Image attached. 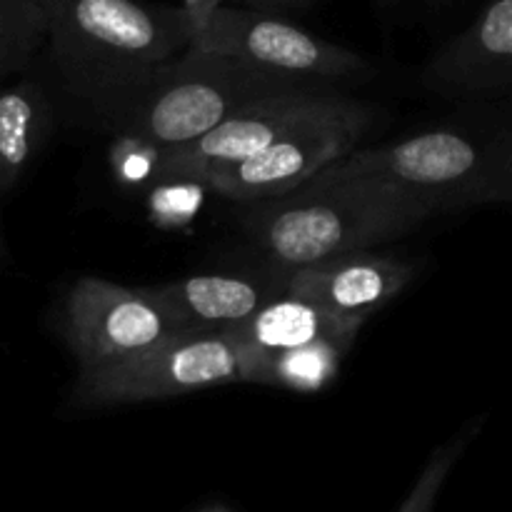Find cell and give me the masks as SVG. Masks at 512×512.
<instances>
[{"label":"cell","instance_id":"ffe728a7","mask_svg":"<svg viewBox=\"0 0 512 512\" xmlns=\"http://www.w3.org/2000/svg\"><path fill=\"white\" fill-rule=\"evenodd\" d=\"M198 512H233L230 508H225V505H208V508L198 510Z\"/></svg>","mask_w":512,"mask_h":512},{"label":"cell","instance_id":"9c48e42d","mask_svg":"<svg viewBox=\"0 0 512 512\" xmlns=\"http://www.w3.org/2000/svg\"><path fill=\"white\" fill-rule=\"evenodd\" d=\"M340 95L343 93L325 85H303V88L268 95L258 103L245 105L198 140H190L178 148L155 150V170L165 178L198 183L200 175L218 165L235 163L265 150L293 125L333 105Z\"/></svg>","mask_w":512,"mask_h":512},{"label":"cell","instance_id":"d6986e66","mask_svg":"<svg viewBox=\"0 0 512 512\" xmlns=\"http://www.w3.org/2000/svg\"><path fill=\"white\" fill-rule=\"evenodd\" d=\"M35 3H38L40 8L45 10V13H48V15H53V10L58 8V5H60V0H35Z\"/></svg>","mask_w":512,"mask_h":512},{"label":"cell","instance_id":"2e32d148","mask_svg":"<svg viewBox=\"0 0 512 512\" xmlns=\"http://www.w3.org/2000/svg\"><path fill=\"white\" fill-rule=\"evenodd\" d=\"M348 345H313L280 355L268 365V385H285L295 390H320L335 378Z\"/></svg>","mask_w":512,"mask_h":512},{"label":"cell","instance_id":"3957f363","mask_svg":"<svg viewBox=\"0 0 512 512\" xmlns=\"http://www.w3.org/2000/svg\"><path fill=\"white\" fill-rule=\"evenodd\" d=\"M435 215L423 200L363 180L298 188L250 215L260 248L283 270L400 238Z\"/></svg>","mask_w":512,"mask_h":512},{"label":"cell","instance_id":"7c38bea8","mask_svg":"<svg viewBox=\"0 0 512 512\" xmlns=\"http://www.w3.org/2000/svg\"><path fill=\"white\" fill-rule=\"evenodd\" d=\"M425 78L443 93L512 85V0H488L478 18L435 55Z\"/></svg>","mask_w":512,"mask_h":512},{"label":"cell","instance_id":"7402d4cb","mask_svg":"<svg viewBox=\"0 0 512 512\" xmlns=\"http://www.w3.org/2000/svg\"><path fill=\"white\" fill-rule=\"evenodd\" d=\"M255 3H288V0H255Z\"/></svg>","mask_w":512,"mask_h":512},{"label":"cell","instance_id":"ba28073f","mask_svg":"<svg viewBox=\"0 0 512 512\" xmlns=\"http://www.w3.org/2000/svg\"><path fill=\"white\" fill-rule=\"evenodd\" d=\"M185 333L153 290H133L103 278H80L65 295L63 335L80 373L135 358Z\"/></svg>","mask_w":512,"mask_h":512},{"label":"cell","instance_id":"6da1fadb","mask_svg":"<svg viewBox=\"0 0 512 512\" xmlns=\"http://www.w3.org/2000/svg\"><path fill=\"white\" fill-rule=\"evenodd\" d=\"M183 8L140 0H60L50 15V65L65 93L98 108L193 43Z\"/></svg>","mask_w":512,"mask_h":512},{"label":"cell","instance_id":"5b68a950","mask_svg":"<svg viewBox=\"0 0 512 512\" xmlns=\"http://www.w3.org/2000/svg\"><path fill=\"white\" fill-rule=\"evenodd\" d=\"M230 383H253L250 358L225 330H185L135 358L78 375L80 408L180 398Z\"/></svg>","mask_w":512,"mask_h":512},{"label":"cell","instance_id":"44dd1931","mask_svg":"<svg viewBox=\"0 0 512 512\" xmlns=\"http://www.w3.org/2000/svg\"><path fill=\"white\" fill-rule=\"evenodd\" d=\"M5 255V238H3V230H0V258Z\"/></svg>","mask_w":512,"mask_h":512},{"label":"cell","instance_id":"277c9868","mask_svg":"<svg viewBox=\"0 0 512 512\" xmlns=\"http://www.w3.org/2000/svg\"><path fill=\"white\" fill-rule=\"evenodd\" d=\"M343 180L388 185L440 213L512 198V153L490 148L460 130H430L383 148L353 150L303 188Z\"/></svg>","mask_w":512,"mask_h":512},{"label":"cell","instance_id":"8992f818","mask_svg":"<svg viewBox=\"0 0 512 512\" xmlns=\"http://www.w3.org/2000/svg\"><path fill=\"white\" fill-rule=\"evenodd\" d=\"M373 118V108L340 95L333 105L293 125L265 150L218 165L200 175L198 183L243 203L278 200L353 153Z\"/></svg>","mask_w":512,"mask_h":512},{"label":"cell","instance_id":"7a4b0ae2","mask_svg":"<svg viewBox=\"0 0 512 512\" xmlns=\"http://www.w3.org/2000/svg\"><path fill=\"white\" fill-rule=\"evenodd\" d=\"M310 83L263 73L230 55L185 50L95 108L118 135L168 150L198 140L268 95ZM328 88V85H325Z\"/></svg>","mask_w":512,"mask_h":512},{"label":"cell","instance_id":"5bb4252c","mask_svg":"<svg viewBox=\"0 0 512 512\" xmlns=\"http://www.w3.org/2000/svg\"><path fill=\"white\" fill-rule=\"evenodd\" d=\"M53 100L30 68L0 85V200L30 173L53 133Z\"/></svg>","mask_w":512,"mask_h":512},{"label":"cell","instance_id":"30bf717a","mask_svg":"<svg viewBox=\"0 0 512 512\" xmlns=\"http://www.w3.org/2000/svg\"><path fill=\"white\" fill-rule=\"evenodd\" d=\"M283 273L285 293L313 300L340 315L365 320L415 278V265L393 255L358 250Z\"/></svg>","mask_w":512,"mask_h":512},{"label":"cell","instance_id":"e0dca14e","mask_svg":"<svg viewBox=\"0 0 512 512\" xmlns=\"http://www.w3.org/2000/svg\"><path fill=\"white\" fill-rule=\"evenodd\" d=\"M473 435H475V425H470V428H465L463 433L455 435L453 440H448L443 448L435 450L433 458L428 460L425 470L420 473L415 488L410 490L408 498L403 500V505H400L395 512H433L435 503H438L440 490H443L445 480H448L450 470L455 468L460 455L465 453V448H468Z\"/></svg>","mask_w":512,"mask_h":512},{"label":"cell","instance_id":"52a82bcc","mask_svg":"<svg viewBox=\"0 0 512 512\" xmlns=\"http://www.w3.org/2000/svg\"><path fill=\"white\" fill-rule=\"evenodd\" d=\"M190 50L230 55L278 78L335 88L368 73L363 58L280 18L253 10L218 8L193 35Z\"/></svg>","mask_w":512,"mask_h":512},{"label":"cell","instance_id":"9a60e30c","mask_svg":"<svg viewBox=\"0 0 512 512\" xmlns=\"http://www.w3.org/2000/svg\"><path fill=\"white\" fill-rule=\"evenodd\" d=\"M48 25L50 15L35 0H0V85L33 65Z\"/></svg>","mask_w":512,"mask_h":512},{"label":"cell","instance_id":"ac0fdd59","mask_svg":"<svg viewBox=\"0 0 512 512\" xmlns=\"http://www.w3.org/2000/svg\"><path fill=\"white\" fill-rule=\"evenodd\" d=\"M178 3L180 8L188 13V18L193 20V28L195 33H198V30L208 23L210 15H213L218 8H223L228 0H178Z\"/></svg>","mask_w":512,"mask_h":512},{"label":"cell","instance_id":"8fae6325","mask_svg":"<svg viewBox=\"0 0 512 512\" xmlns=\"http://www.w3.org/2000/svg\"><path fill=\"white\" fill-rule=\"evenodd\" d=\"M363 318H350L300 295L283 293L265 303L245 323L225 333L248 353L253 383L268 385L270 360L313 345H353Z\"/></svg>","mask_w":512,"mask_h":512},{"label":"cell","instance_id":"4fadbf2b","mask_svg":"<svg viewBox=\"0 0 512 512\" xmlns=\"http://www.w3.org/2000/svg\"><path fill=\"white\" fill-rule=\"evenodd\" d=\"M150 290L183 330H228L283 295L285 273L270 280L223 273L190 275Z\"/></svg>","mask_w":512,"mask_h":512}]
</instances>
